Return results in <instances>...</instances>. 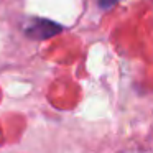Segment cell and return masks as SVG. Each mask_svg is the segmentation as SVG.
<instances>
[{
	"label": "cell",
	"mask_w": 153,
	"mask_h": 153,
	"mask_svg": "<svg viewBox=\"0 0 153 153\" xmlns=\"http://www.w3.org/2000/svg\"><path fill=\"white\" fill-rule=\"evenodd\" d=\"M63 30V27H59L58 23L50 20H35V23L31 25L30 28L27 30V33L30 35L31 38H50L53 35L59 33Z\"/></svg>",
	"instance_id": "6da1fadb"
},
{
	"label": "cell",
	"mask_w": 153,
	"mask_h": 153,
	"mask_svg": "<svg viewBox=\"0 0 153 153\" xmlns=\"http://www.w3.org/2000/svg\"><path fill=\"white\" fill-rule=\"evenodd\" d=\"M117 2H120V0H99V7L102 8V10H109V8H112Z\"/></svg>",
	"instance_id": "7a4b0ae2"
}]
</instances>
